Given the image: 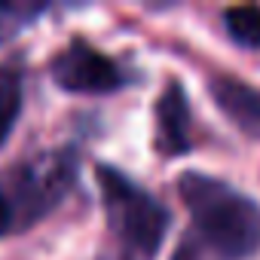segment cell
<instances>
[{
  "label": "cell",
  "instance_id": "obj_1",
  "mask_svg": "<svg viewBox=\"0 0 260 260\" xmlns=\"http://www.w3.org/2000/svg\"><path fill=\"white\" fill-rule=\"evenodd\" d=\"M178 196L190 214L172 260H251L260 254V202L223 178L184 172Z\"/></svg>",
  "mask_w": 260,
  "mask_h": 260
},
{
  "label": "cell",
  "instance_id": "obj_2",
  "mask_svg": "<svg viewBox=\"0 0 260 260\" xmlns=\"http://www.w3.org/2000/svg\"><path fill=\"white\" fill-rule=\"evenodd\" d=\"M104 236L89 260H156L172 230L169 205L113 162H95Z\"/></svg>",
  "mask_w": 260,
  "mask_h": 260
},
{
  "label": "cell",
  "instance_id": "obj_3",
  "mask_svg": "<svg viewBox=\"0 0 260 260\" xmlns=\"http://www.w3.org/2000/svg\"><path fill=\"white\" fill-rule=\"evenodd\" d=\"M83 153L77 144L43 147L19 156L0 172L10 211H13V236H22L52 217L80 187Z\"/></svg>",
  "mask_w": 260,
  "mask_h": 260
},
{
  "label": "cell",
  "instance_id": "obj_4",
  "mask_svg": "<svg viewBox=\"0 0 260 260\" xmlns=\"http://www.w3.org/2000/svg\"><path fill=\"white\" fill-rule=\"evenodd\" d=\"M46 71H49V80L68 95L104 98V95H116L138 83L135 71H128L119 58L98 49L83 34H74L64 46H58Z\"/></svg>",
  "mask_w": 260,
  "mask_h": 260
},
{
  "label": "cell",
  "instance_id": "obj_5",
  "mask_svg": "<svg viewBox=\"0 0 260 260\" xmlns=\"http://www.w3.org/2000/svg\"><path fill=\"white\" fill-rule=\"evenodd\" d=\"M156 135H153V147L162 159H178L187 156L196 141H193V107H190V95L184 89V83L178 77H169L156 107Z\"/></svg>",
  "mask_w": 260,
  "mask_h": 260
},
{
  "label": "cell",
  "instance_id": "obj_6",
  "mask_svg": "<svg viewBox=\"0 0 260 260\" xmlns=\"http://www.w3.org/2000/svg\"><path fill=\"white\" fill-rule=\"evenodd\" d=\"M208 92H211L217 110L226 113V119L239 132L260 141V89L257 86L242 83L230 74H214L208 80Z\"/></svg>",
  "mask_w": 260,
  "mask_h": 260
},
{
  "label": "cell",
  "instance_id": "obj_7",
  "mask_svg": "<svg viewBox=\"0 0 260 260\" xmlns=\"http://www.w3.org/2000/svg\"><path fill=\"white\" fill-rule=\"evenodd\" d=\"M25 83H28V58L25 52H10L0 58V150H4L25 113Z\"/></svg>",
  "mask_w": 260,
  "mask_h": 260
},
{
  "label": "cell",
  "instance_id": "obj_8",
  "mask_svg": "<svg viewBox=\"0 0 260 260\" xmlns=\"http://www.w3.org/2000/svg\"><path fill=\"white\" fill-rule=\"evenodd\" d=\"M49 13V0H0V49L16 43L28 28H34Z\"/></svg>",
  "mask_w": 260,
  "mask_h": 260
},
{
  "label": "cell",
  "instance_id": "obj_9",
  "mask_svg": "<svg viewBox=\"0 0 260 260\" xmlns=\"http://www.w3.org/2000/svg\"><path fill=\"white\" fill-rule=\"evenodd\" d=\"M223 31L226 37L242 49H260V7H230L223 10Z\"/></svg>",
  "mask_w": 260,
  "mask_h": 260
},
{
  "label": "cell",
  "instance_id": "obj_10",
  "mask_svg": "<svg viewBox=\"0 0 260 260\" xmlns=\"http://www.w3.org/2000/svg\"><path fill=\"white\" fill-rule=\"evenodd\" d=\"M7 236H13V211H10L4 190H0V239H7Z\"/></svg>",
  "mask_w": 260,
  "mask_h": 260
}]
</instances>
